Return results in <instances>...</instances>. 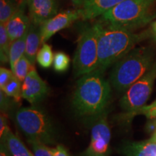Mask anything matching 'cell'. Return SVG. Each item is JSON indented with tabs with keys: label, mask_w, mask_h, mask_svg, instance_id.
I'll return each instance as SVG.
<instances>
[{
	"label": "cell",
	"mask_w": 156,
	"mask_h": 156,
	"mask_svg": "<svg viewBox=\"0 0 156 156\" xmlns=\"http://www.w3.org/2000/svg\"><path fill=\"white\" fill-rule=\"evenodd\" d=\"M70 64L69 56L63 51H58L54 54L53 62L54 69L57 73H64L68 69Z\"/></svg>",
	"instance_id": "cb8c5ba5"
},
{
	"label": "cell",
	"mask_w": 156,
	"mask_h": 156,
	"mask_svg": "<svg viewBox=\"0 0 156 156\" xmlns=\"http://www.w3.org/2000/svg\"><path fill=\"white\" fill-rule=\"evenodd\" d=\"M22 1H23V0H22Z\"/></svg>",
	"instance_id": "e575fe53"
},
{
	"label": "cell",
	"mask_w": 156,
	"mask_h": 156,
	"mask_svg": "<svg viewBox=\"0 0 156 156\" xmlns=\"http://www.w3.org/2000/svg\"><path fill=\"white\" fill-rule=\"evenodd\" d=\"M150 34H151V38L156 44V20H153L151 23V26L149 28Z\"/></svg>",
	"instance_id": "f546056e"
},
{
	"label": "cell",
	"mask_w": 156,
	"mask_h": 156,
	"mask_svg": "<svg viewBox=\"0 0 156 156\" xmlns=\"http://www.w3.org/2000/svg\"><path fill=\"white\" fill-rule=\"evenodd\" d=\"M14 75L12 69H8L5 67L0 68V87L2 88Z\"/></svg>",
	"instance_id": "484cf974"
},
{
	"label": "cell",
	"mask_w": 156,
	"mask_h": 156,
	"mask_svg": "<svg viewBox=\"0 0 156 156\" xmlns=\"http://www.w3.org/2000/svg\"><path fill=\"white\" fill-rule=\"evenodd\" d=\"M1 142H4L12 156H34L26 147L18 136L9 129L2 136Z\"/></svg>",
	"instance_id": "2e32d148"
},
{
	"label": "cell",
	"mask_w": 156,
	"mask_h": 156,
	"mask_svg": "<svg viewBox=\"0 0 156 156\" xmlns=\"http://www.w3.org/2000/svg\"><path fill=\"white\" fill-rule=\"evenodd\" d=\"M108 113L105 112L91 123L90 145L80 156H109L112 134L107 121Z\"/></svg>",
	"instance_id": "ba28073f"
},
{
	"label": "cell",
	"mask_w": 156,
	"mask_h": 156,
	"mask_svg": "<svg viewBox=\"0 0 156 156\" xmlns=\"http://www.w3.org/2000/svg\"><path fill=\"white\" fill-rule=\"evenodd\" d=\"M118 152L125 156H156V142L151 139L140 142H125Z\"/></svg>",
	"instance_id": "5bb4252c"
},
{
	"label": "cell",
	"mask_w": 156,
	"mask_h": 156,
	"mask_svg": "<svg viewBox=\"0 0 156 156\" xmlns=\"http://www.w3.org/2000/svg\"><path fill=\"white\" fill-rule=\"evenodd\" d=\"M0 156H12L7 149V146L2 142H1V145H0Z\"/></svg>",
	"instance_id": "4dcf8cb0"
},
{
	"label": "cell",
	"mask_w": 156,
	"mask_h": 156,
	"mask_svg": "<svg viewBox=\"0 0 156 156\" xmlns=\"http://www.w3.org/2000/svg\"><path fill=\"white\" fill-rule=\"evenodd\" d=\"M156 80V59L152 67L135 82L121 98L120 107L124 112H133L145 106Z\"/></svg>",
	"instance_id": "52a82bcc"
},
{
	"label": "cell",
	"mask_w": 156,
	"mask_h": 156,
	"mask_svg": "<svg viewBox=\"0 0 156 156\" xmlns=\"http://www.w3.org/2000/svg\"><path fill=\"white\" fill-rule=\"evenodd\" d=\"M81 17V10L79 8L62 12L45 21L40 25L41 44H45L54 34L69 27L72 23Z\"/></svg>",
	"instance_id": "9c48e42d"
},
{
	"label": "cell",
	"mask_w": 156,
	"mask_h": 156,
	"mask_svg": "<svg viewBox=\"0 0 156 156\" xmlns=\"http://www.w3.org/2000/svg\"><path fill=\"white\" fill-rule=\"evenodd\" d=\"M15 121L19 129L28 138L46 145H55L57 132L53 122L43 109L36 105L20 108L15 113Z\"/></svg>",
	"instance_id": "5b68a950"
},
{
	"label": "cell",
	"mask_w": 156,
	"mask_h": 156,
	"mask_svg": "<svg viewBox=\"0 0 156 156\" xmlns=\"http://www.w3.org/2000/svg\"><path fill=\"white\" fill-rule=\"evenodd\" d=\"M8 95L1 90L0 91V108L2 113H5L8 110L10 106V99Z\"/></svg>",
	"instance_id": "4316f807"
},
{
	"label": "cell",
	"mask_w": 156,
	"mask_h": 156,
	"mask_svg": "<svg viewBox=\"0 0 156 156\" xmlns=\"http://www.w3.org/2000/svg\"><path fill=\"white\" fill-rule=\"evenodd\" d=\"M153 46L134 47L114 64L109 82L117 92H126L150 69L155 62Z\"/></svg>",
	"instance_id": "3957f363"
},
{
	"label": "cell",
	"mask_w": 156,
	"mask_h": 156,
	"mask_svg": "<svg viewBox=\"0 0 156 156\" xmlns=\"http://www.w3.org/2000/svg\"><path fill=\"white\" fill-rule=\"evenodd\" d=\"M112 95V85L104 73L95 71L80 77L72 98L77 116L90 124L107 112Z\"/></svg>",
	"instance_id": "6da1fadb"
},
{
	"label": "cell",
	"mask_w": 156,
	"mask_h": 156,
	"mask_svg": "<svg viewBox=\"0 0 156 156\" xmlns=\"http://www.w3.org/2000/svg\"><path fill=\"white\" fill-rule=\"evenodd\" d=\"M138 114H143L147 117L148 119H153L156 118V101L153 103H151V105H148V106H144L139 108L136 110L133 111V112H126L125 114H124L121 117V119L124 120H130V119L133 118L134 116Z\"/></svg>",
	"instance_id": "603a6c76"
},
{
	"label": "cell",
	"mask_w": 156,
	"mask_h": 156,
	"mask_svg": "<svg viewBox=\"0 0 156 156\" xmlns=\"http://www.w3.org/2000/svg\"><path fill=\"white\" fill-rule=\"evenodd\" d=\"M28 142L32 147L34 156H54L52 150L44 142L36 140H28Z\"/></svg>",
	"instance_id": "d4e9b609"
},
{
	"label": "cell",
	"mask_w": 156,
	"mask_h": 156,
	"mask_svg": "<svg viewBox=\"0 0 156 156\" xmlns=\"http://www.w3.org/2000/svg\"><path fill=\"white\" fill-rule=\"evenodd\" d=\"M124 0H82L80 9L84 20H93L108 12Z\"/></svg>",
	"instance_id": "4fadbf2b"
},
{
	"label": "cell",
	"mask_w": 156,
	"mask_h": 156,
	"mask_svg": "<svg viewBox=\"0 0 156 156\" xmlns=\"http://www.w3.org/2000/svg\"><path fill=\"white\" fill-rule=\"evenodd\" d=\"M24 0H0V23L6 24L18 11Z\"/></svg>",
	"instance_id": "e0dca14e"
},
{
	"label": "cell",
	"mask_w": 156,
	"mask_h": 156,
	"mask_svg": "<svg viewBox=\"0 0 156 156\" xmlns=\"http://www.w3.org/2000/svg\"><path fill=\"white\" fill-rule=\"evenodd\" d=\"M155 6L156 0H124L101 15L99 22L134 32L156 18Z\"/></svg>",
	"instance_id": "277c9868"
},
{
	"label": "cell",
	"mask_w": 156,
	"mask_h": 156,
	"mask_svg": "<svg viewBox=\"0 0 156 156\" xmlns=\"http://www.w3.org/2000/svg\"><path fill=\"white\" fill-rule=\"evenodd\" d=\"M101 23V22H100ZM151 38L150 30L134 33L117 28L101 23L98 42V66L96 69L106 70L124 57L142 41Z\"/></svg>",
	"instance_id": "7a4b0ae2"
},
{
	"label": "cell",
	"mask_w": 156,
	"mask_h": 156,
	"mask_svg": "<svg viewBox=\"0 0 156 156\" xmlns=\"http://www.w3.org/2000/svg\"><path fill=\"white\" fill-rule=\"evenodd\" d=\"M54 156H69L66 148L63 145H58L55 148H52Z\"/></svg>",
	"instance_id": "f1b7e54d"
},
{
	"label": "cell",
	"mask_w": 156,
	"mask_h": 156,
	"mask_svg": "<svg viewBox=\"0 0 156 156\" xmlns=\"http://www.w3.org/2000/svg\"><path fill=\"white\" fill-rule=\"evenodd\" d=\"M11 43L6 25L0 23V59L2 63H9V49Z\"/></svg>",
	"instance_id": "d6986e66"
},
{
	"label": "cell",
	"mask_w": 156,
	"mask_h": 156,
	"mask_svg": "<svg viewBox=\"0 0 156 156\" xmlns=\"http://www.w3.org/2000/svg\"><path fill=\"white\" fill-rule=\"evenodd\" d=\"M41 44V40L40 25L31 23L28 29L26 38V47L24 55L33 65L36 62L37 54L38 52L39 46Z\"/></svg>",
	"instance_id": "9a60e30c"
},
{
	"label": "cell",
	"mask_w": 156,
	"mask_h": 156,
	"mask_svg": "<svg viewBox=\"0 0 156 156\" xmlns=\"http://www.w3.org/2000/svg\"><path fill=\"white\" fill-rule=\"evenodd\" d=\"M31 23L41 25L58 14V0H26Z\"/></svg>",
	"instance_id": "8fae6325"
},
{
	"label": "cell",
	"mask_w": 156,
	"mask_h": 156,
	"mask_svg": "<svg viewBox=\"0 0 156 156\" xmlns=\"http://www.w3.org/2000/svg\"><path fill=\"white\" fill-rule=\"evenodd\" d=\"M27 34L28 33H26L21 38L16 39L11 43L9 49V65L12 70L14 68L16 62L25 54Z\"/></svg>",
	"instance_id": "ac0fdd59"
},
{
	"label": "cell",
	"mask_w": 156,
	"mask_h": 156,
	"mask_svg": "<svg viewBox=\"0 0 156 156\" xmlns=\"http://www.w3.org/2000/svg\"><path fill=\"white\" fill-rule=\"evenodd\" d=\"M9 126L7 125V121L5 115L2 114V113L1 116H0V137L3 136L7 130L9 129Z\"/></svg>",
	"instance_id": "83f0119b"
},
{
	"label": "cell",
	"mask_w": 156,
	"mask_h": 156,
	"mask_svg": "<svg viewBox=\"0 0 156 156\" xmlns=\"http://www.w3.org/2000/svg\"><path fill=\"white\" fill-rule=\"evenodd\" d=\"M35 69L34 65H33L26 56L23 55L15 64L14 68L12 71L13 72L14 75H15L17 79L19 80L21 83L24 81L25 77L28 76L29 73Z\"/></svg>",
	"instance_id": "ffe728a7"
},
{
	"label": "cell",
	"mask_w": 156,
	"mask_h": 156,
	"mask_svg": "<svg viewBox=\"0 0 156 156\" xmlns=\"http://www.w3.org/2000/svg\"><path fill=\"white\" fill-rule=\"evenodd\" d=\"M100 28L101 23H96L84 28L80 35L73 58V71L75 77H81L96 69Z\"/></svg>",
	"instance_id": "8992f818"
},
{
	"label": "cell",
	"mask_w": 156,
	"mask_h": 156,
	"mask_svg": "<svg viewBox=\"0 0 156 156\" xmlns=\"http://www.w3.org/2000/svg\"><path fill=\"white\" fill-rule=\"evenodd\" d=\"M8 96L13 98L16 101H20L22 97V83L14 75L12 78L1 88Z\"/></svg>",
	"instance_id": "7402d4cb"
},
{
	"label": "cell",
	"mask_w": 156,
	"mask_h": 156,
	"mask_svg": "<svg viewBox=\"0 0 156 156\" xmlns=\"http://www.w3.org/2000/svg\"><path fill=\"white\" fill-rule=\"evenodd\" d=\"M26 6V0H24L18 11L5 24L12 42L24 36L30 28L31 20L30 17L25 14Z\"/></svg>",
	"instance_id": "7c38bea8"
},
{
	"label": "cell",
	"mask_w": 156,
	"mask_h": 156,
	"mask_svg": "<svg viewBox=\"0 0 156 156\" xmlns=\"http://www.w3.org/2000/svg\"><path fill=\"white\" fill-rule=\"evenodd\" d=\"M72 2L74 3V5L76 6H78V7H80L82 4V0H71Z\"/></svg>",
	"instance_id": "1f68e13d"
},
{
	"label": "cell",
	"mask_w": 156,
	"mask_h": 156,
	"mask_svg": "<svg viewBox=\"0 0 156 156\" xmlns=\"http://www.w3.org/2000/svg\"><path fill=\"white\" fill-rule=\"evenodd\" d=\"M152 129H153V131H155L156 129V118L155 119V120L153 121V123H152Z\"/></svg>",
	"instance_id": "836d02e7"
},
{
	"label": "cell",
	"mask_w": 156,
	"mask_h": 156,
	"mask_svg": "<svg viewBox=\"0 0 156 156\" xmlns=\"http://www.w3.org/2000/svg\"><path fill=\"white\" fill-rule=\"evenodd\" d=\"M54 55L51 46L47 44H42L36 56V61L43 68H48L54 62Z\"/></svg>",
	"instance_id": "44dd1931"
},
{
	"label": "cell",
	"mask_w": 156,
	"mask_h": 156,
	"mask_svg": "<svg viewBox=\"0 0 156 156\" xmlns=\"http://www.w3.org/2000/svg\"><path fill=\"white\" fill-rule=\"evenodd\" d=\"M49 92L47 84L33 69L22 83V97L32 105H36L47 97Z\"/></svg>",
	"instance_id": "30bf717a"
},
{
	"label": "cell",
	"mask_w": 156,
	"mask_h": 156,
	"mask_svg": "<svg viewBox=\"0 0 156 156\" xmlns=\"http://www.w3.org/2000/svg\"><path fill=\"white\" fill-rule=\"evenodd\" d=\"M151 140H153V141H154L155 142H156V129L153 132V134L152 135V136L151 137Z\"/></svg>",
	"instance_id": "d6a6232c"
}]
</instances>
